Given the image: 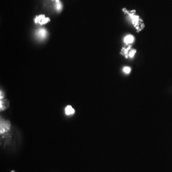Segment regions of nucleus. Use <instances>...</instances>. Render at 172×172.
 <instances>
[{"label": "nucleus", "mask_w": 172, "mask_h": 172, "mask_svg": "<svg viewBox=\"0 0 172 172\" xmlns=\"http://www.w3.org/2000/svg\"><path fill=\"white\" fill-rule=\"evenodd\" d=\"M11 128V123L8 120L1 119L0 122V133L1 135H4L7 133Z\"/></svg>", "instance_id": "1"}, {"label": "nucleus", "mask_w": 172, "mask_h": 172, "mask_svg": "<svg viewBox=\"0 0 172 172\" xmlns=\"http://www.w3.org/2000/svg\"><path fill=\"white\" fill-rule=\"evenodd\" d=\"M35 36L38 40H43V39L47 37V31L46 29L40 27V28L38 29L36 31Z\"/></svg>", "instance_id": "2"}, {"label": "nucleus", "mask_w": 172, "mask_h": 172, "mask_svg": "<svg viewBox=\"0 0 172 172\" xmlns=\"http://www.w3.org/2000/svg\"><path fill=\"white\" fill-rule=\"evenodd\" d=\"M50 22V19L49 17H46L45 15H40L36 16L34 19V22L36 24H39L40 25L47 24V22Z\"/></svg>", "instance_id": "3"}, {"label": "nucleus", "mask_w": 172, "mask_h": 172, "mask_svg": "<svg viewBox=\"0 0 172 172\" xmlns=\"http://www.w3.org/2000/svg\"><path fill=\"white\" fill-rule=\"evenodd\" d=\"M10 102L8 100H1L0 101V110L4 111L9 107Z\"/></svg>", "instance_id": "4"}, {"label": "nucleus", "mask_w": 172, "mask_h": 172, "mask_svg": "<svg viewBox=\"0 0 172 172\" xmlns=\"http://www.w3.org/2000/svg\"><path fill=\"white\" fill-rule=\"evenodd\" d=\"M64 112H65V114L66 115H73L75 112V109L73 108L71 105H68L66 106V108L64 109Z\"/></svg>", "instance_id": "5"}, {"label": "nucleus", "mask_w": 172, "mask_h": 172, "mask_svg": "<svg viewBox=\"0 0 172 172\" xmlns=\"http://www.w3.org/2000/svg\"><path fill=\"white\" fill-rule=\"evenodd\" d=\"M135 41V38L131 34H128L124 38V42L126 44H131L134 42Z\"/></svg>", "instance_id": "6"}, {"label": "nucleus", "mask_w": 172, "mask_h": 172, "mask_svg": "<svg viewBox=\"0 0 172 172\" xmlns=\"http://www.w3.org/2000/svg\"><path fill=\"white\" fill-rule=\"evenodd\" d=\"M52 1H56V4H55V9L57 11L60 12L62 9V5L61 3V2L60 1V0H52Z\"/></svg>", "instance_id": "7"}, {"label": "nucleus", "mask_w": 172, "mask_h": 172, "mask_svg": "<svg viewBox=\"0 0 172 172\" xmlns=\"http://www.w3.org/2000/svg\"><path fill=\"white\" fill-rule=\"evenodd\" d=\"M131 68L128 67V66H125V67L123 68V71L126 74H129L131 72Z\"/></svg>", "instance_id": "8"}, {"label": "nucleus", "mask_w": 172, "mask_h": 172, "mask_svg": "<svg viewBox=\"0 0 172 172\" xmlns=\"http://www.w3.org/2000/svg\"><path fill=\"white\" fill-rule=\"evenodd\" d=\"M136 53V50H131V51L130 52L129 54V56L130 57H133V56H135V54Z\"/></svg>", "instance_id": "9"}, {"label": "nucleus", "mask_w": 172, "mask_h": 172, "mask_svg": "<svg viewBox=\"0 0 172 172\" xmlns=\"http://www.w3.org/2000/svg\"></svg>", "instance_id": "10"}]
</instances>
